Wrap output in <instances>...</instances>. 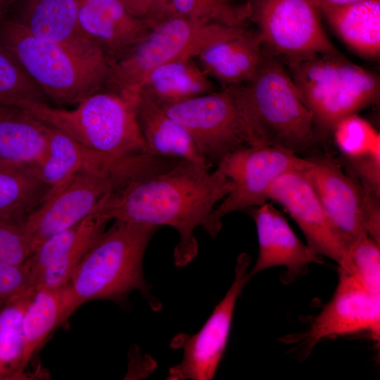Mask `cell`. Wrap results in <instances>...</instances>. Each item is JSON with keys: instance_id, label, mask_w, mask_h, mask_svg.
<instances>
[{"instance_id": "obj_16", "label": "cell", "mask_w": 380, "mask_h": 380, "mask_svg": "<svg viewBox=\"0 0 380 380\" xmlns=\"http://www.w3.org/2000/svg\"><path fill=\"white\" fill-rule=\"evenodd\" d=\"M362 331L379 341L380 295L370 293L352 274L338 267L334 294L306 333L307 349L327 337Z\"/></svg>"}, {"instance_id": "obj_9", "label": "cell", "mask_w": 380, "mask_h": 380, "mask_svg": "<svg viewBox=\"0 0 380 380\" xmlns=\"http://www.w3.org/2000/svg\"><path fill=\"white\" fill-rule=\"evenodd\" d=\"M160 107L187 132L210 167L250 146L234 87Z\"/></svg>"}, {"instance_id": "obj_11", "label": "cell", "mask_w": 380, "mask_h": 380, "mask_svg": "<svg viewBox=\"0 0 380 380\" xmlns=\"http://www.w3.org/2000/svg\"><path fill=\"white\" fill-rule=\"evenodd\" d=\"M251 18L263 46L286 62L339 53L327 37L312 0H253Z\"/></svg>"}, {"instance_id": "obj_8", "label": "cell", "mask_w": 380, "mask_h": 380, "mask_svg": "<svg viewBox=\"0 0 380 380\" xmlns=\"http://www.w3.org/2000/svg\"><path fill=\"white\" fill-rule=\"evenodd\" d=\"M310 163L309 158L267 146H244L229 153L215 170L231 180L232 189L214 208L204 229L217 236L224 216L267 202L269 189L279 177L291 170H305Z\"/></svg>"}, {"instance_id": "obj_30", "label": "cell", "mask_w": 380, "mask_h": 380, "mask_svg": "<svg viewBox=\"0 0 380 380\" xmlns=\"http://www.w3.org/2000/svg\"><path fill=\"white\" fill-rule=\"evenodd\" d=\"M46 97L16 58L0 44V108L27 101L46 102Z\"/></svg>"}, {"instance_id": "obj_4", "label": "cell", "mask_w": 380, "mask_h": 380, "mask_svg": "<svg viewBox=\"0 0 380 380\" xmlns=\"http://www.w3.org/2000/svg\"><path fill=\"white\" fill-rule=\"evenodd\" d=\"M113 221L96 239L68 282L77 308L92 300L122 301L134 290H139L152 303L142 263L146 248L159 227Z\"/></svg>"}, {"instance_id": "obj_38", "label": "cell", "mask_w": 380, "mask_h": 380, "mask_svg": "<svg viewBox=\"0 0 380 380\" xmlns=\"http://www.w3.org/2000/svg\"><path fill=\"white\" fill-rule=\"evenodd\" d=\"M315 4H323L327 5H343L362 0H312Z\"/></svg>"}, {"instance_id": "obj_18", "label": "cell", "mask_w": 380, "mask_h": 380, "mask_svg": "<svg viewBox=\"0 0 380 380\" xmlns=\"http://www.w3.org/2000/svg\"><path fill=\"white\" fill-rule=\"evenodd\" d=\"M78 23L85 37L110 62L141 41L151 27L118 0H78Z\"/></svg>"}, {"instance_id": "obj_41", "label": "cell", "mask_w": 380, "mask_h": 380, "mask_svg": "<svg viewBox=\"0 0 380 380\" xmlns=\"http://www.w3.org/2000/svg\"><path fill=\"white\" fill-rule=\"evenodd\" d=\"M0 3H1V0H0Z\"/></svg>"}, {"instance_id": "obj_36", "label": "cell", "mask_w": 380, "mask_h": 380, "mask_svg": "<svg viewBox=\"0 0 380 380\" xmlns=\"http://www.w3.org/2000/svg\"><path fill=\"white\" fill-rule=\"evenodd\" d=\"M148 14L147 22L152 28L169 17L172 0H147Z\"/></svg>"}, {"instance_id": "obj_39", "label": "cell", "mask_w": 380, "mask_h": 380, "mask_svg": "<svg viewBox=\"0 0 380 380\" xmlns=\"http://www.w3.org/2000/svg\"><path fill=\"white\" fill-rule=\"evenodd\" d=\"M7 303L0 300V310L6 305Z\"/></svg>"}, {"instance_id": "obj_31", "label": "cell", "mask_w": 380, "mask_h": 380, "mask_svg": "<svg viewBox=\"0 0 380 380\" xmlns=\"http://www.w3.org/2000/svg\"><path fill=\"white\" fill-rule=\"evenodd\" d=\"M345 158H353L380 150V134L357 113L348 115L334 125L331 134Z\"/></svg>"}, {"instance_id": "obj_3", "label": "cell", "mask_w": 380, "mask_h": 380, "mask_svg": "<svg viewBox=\"0 0 380 380\" xmlns=\"http://www.w3.org/2000/svg\"><path fill=\"white\" fill-rule=\"evenodd\" d=\"M234 89L250 146L298 154L317 141L312 115L289 71L275 58L265 54L254 75Z\"/></svg>"}, {"instance_id": "obj_20", "label": "cell", "mask_w": 380, "mask_h": 380, "mask_svg": "<svg viewBox=\"0 0 380 380\" xmlns=\"http://www.w3.org/2000/svg\"><path fill=\"white\" fill-rule=\"evenodd\" d=\"M46 125L47 151L43 160L33 167L50 190L82 171L106 175L115 181L127 163L129 158L115 160L101 156L59 129Z\"/></svg>"}, {"instance_id": "obj_21", "label": "cell", "mask_w": 380, "mask_h": 380, "mask_svg": "<svg viewBox=\"0 0 380 380\" xmlns=\"http://www.w3.org/2000/svg\"><path fill=\"white\" fill-rule=\"evenodd\" d=\"M137 122L150 154L196 163L210 169L187 132L148 96L139 91L134 103Z\"/></svg>"}, {"instance_id": "obj_23", "label": "cell", "mask_w": 380, "mask_h": 380, "mask_svg": "<svg viewBox=\"0 0 380 380\" xmlns=\"http://www.w3.org/2000/svg\"><path fill=\"white\" fill-rule=\"evenodd\" d=\"M77 309L68 283L58 289L34 290L22 319L25 369L53 329Z\"/></svg>"}, {"instance_id": "obj_13", "label": "cell", "mask_w": 380, "mask_h": 380, "mask_svg": "<svg viewBox=\"0 0 380 380\" xmlns=\"http://www.w3.org/2000/svg\"><path fill=\"white\" fill-rule=\"evenodd\" d=\"M115 189L110 176L82 171L49 190L23 224L33 252L49 237L87 217Z\"/></svg>"}, {"instance_id": "obj_27", "label": "cell", "mask_w": 380, "mask_h": 380, "mask_svg": "<svg viewBox=\"0 0 380 380\" xmlns=\"http://www.w3.org/2000/svg\"><path fill=\"white\" fill-rule=\"evenodd\" d=\"M78 8V0H35L23 19L15 21L41 39L61 44L91 42L80 27Z\"/></svg>"}, {"instance_id": "obj_5", "label": "cell", "mask_w": 380, "mask_h": 380, "mask_svg": "<svg viewBox=\"0 0 380 380\" xmlns=\"http://www.w3.org/2000/svg\"><path fill=\"white\" fill-rule=\"evenodd\" d=\"M134 103L118 92L103 89L71 110L41 101L25 102L19 107L90 151L120 160L150 154L137 122Z\"/></svg>"}, {"instance_id": "obj_32", "label": "cell", "mask_w": 380, "mask_h": 380, "mask_svg": "<svg viewBox=\"0 0 380 380\" xmlns=\"http://www.w3.org/2000/svg\"><path fill=\"white\" fill-rule=\"evenodd\" d=\"M349 272L370 293L380 295V243L369 235L348 247Z\"/></svg>"}, {"instance_id": "obj_24", "label": "cell", "mask_w": 380, "mask_h": 380, "mask_svg": "<svg viewBox=\"0 0 380 380\" xmlns=\"http://www.w3.org/2000/svg\"><path fill=\"white\" fill-rule=\"evenodd\" d=\"M47 146L46 123L20 107L0 108V160L35 167Z\"/></svg>"}, {"instance_id": "obj_37", "label": "cell", "mask_w": 380, "mask_h": 380, "mask_svg": "<svg viewBox=\"0 0 380 380\" xmlns=\"http://www.w3.org/2000/svg\"><path fill=\"white\" fill-rule=\"evenodd\" d=\"M132 15L146 20L148 14L147 0H118ZM147 21V20H146Z\"/></svg>"}, {"instance_id": "obj_25", "label": "cell", "mask_w": 380, "mask_h": 380, "mask_svg": "<svg viewBox=\"0 0 380 380\" xmlns=\"http://www.w3.org/2000/svg\"><path fill=\"white\" fill-rule=\"evenodd\" d=\"M217 90L216 83L205 74L194 58H182L151 70L139 91L163 106Z\"/></svg>"}, {"instance_id": "obj_15", "label": "cell", "mask_w": 380, "mask_h": 380, "mask_svg": "<svg viewBox=\"0 0 380 380\" xmlns=\"http://www.w3.org/2000/svg\"><path fill=\"white\" fill-rule=\"evenodd\" d=\"M107 198L84 220L37 247L30 258L34 290L58 289L69 282L110 221L104 211Z\"/></svg>"}, {"instance_id": "obj_34", "label": "cell", "mask_w": 380, "mask_h": 380, "mask_svg": "<svg viewBox=\"0 0 380 380\" xmlns=\"http://www.w3.org/2000/svg\"><path fill=\"white\" fill-rule=\"evenodd\" d=\"M33 291L30 259L18 265L0 263L1 300L8 303L28 296Z\"/></svg>"}, {"instance_id": "obj_1", "label": "cell", "mask_w": 380, "mask_h": 380, "mask_svg": "<svg viewBox=\"0 0 380 380\" xmlns=\"http://www.w3.org/2000/svg\"><path fill=\"white\" fill-rule=\"evenodd\" d=\"M209 170L182 160L167 170L132 179L107 198L105 214L109 220L173 227L179 234L175 264L186 265L198 253L194 230L205 226L233 186L217 170Z\"/></svg>"}, {"instance_id": "obj_33", "label": "cell", "mask_w": 380, "mask_h": 380, "mask_svg": "<svg viewBox=\"0 0 380 380\" xmlns=\"http://www.w3.org/2000/svg\"><path fill=\"white\" fill-rule=\"evenodd\" d=\"M32 253L23 224L0 220V263L22 265Z\"/></svg>"}, {"instance_id": "obj_7", "label": "cell", "mask_w": 380, "mask_h": 380, "mask_svg": "<svg viewBox=\"0 0 380 380\" xmlns=\"http://www.w3.org/2000/svg\"><path fill=\"white\" fill-rule=\"evenodd\" d=\"M239 27L204 23L170 15L154 27L138 44L110 62L106 89L135 101L140 88L154 68L165 63L194 58Z\"/></svg>"}, {"instance_id": "obj_29", "label": "cell", "mask_w": 380, "mask_h": 380, "mask_svg": "<svg viewBox=\"0 0 380 380\" xmlns=\"http://www.w3.org/2000/svg\"><path fill=\"white\" fill-rule=\"evenodd\" d=\"M170 15L204 23L246 26L251 7L248 3L236 4L231 0H172Z\"/></svg>"}, {"instance_id": "obj_19", "label": "cell", "mask_w": 380, "mask_h": 380, "mask_svg": "<svg viewBox=\"0 0 380 380\" xmlns=\"http://www.w3.org/2000/svg\"><path fill=\"white\" fill-rule=\"evenodd\" d=\"M258 32L239 27L227 37L209 46L194 58L222 89L239 86L257 71L265 54Z\"/></svg>"}, {"instance_id": "obj_10", "label": "cell", "mask_w": 380, "mask_h": 380, "mask_svg": "<svg viewBox=\"0 0 380 380\" xmlns=\"http://www.w3.org/2000/svg\"><path fill=\"white\" fill-rule=\"evenodd\" d=\"M304 172L333 225L350 245L369 235L380 243L379 198L343 172L337 160L309 158Z\"/></svg>"}, {"instance_id": "obj_17", "label": "cell", "mask_w": 380, "mask_h": 380, "mask_svg": "<svg viewBox=\"0 0 380 380\" xmlns=\"http://www.w3.org/2000/svg\"><path fill=\"white\" fill-rule=\"evenodd\" d=\"M248 212L255 221L258 241V258L248 273L251 278L274 267H284L293 277L298 276L310 264L321 262L272 203L251 208Z\"/></svg>"}, {"instance_id": "obj_22", "label": "cell", "mask_w": 380, "mask_h": 380, "mask_svg": "<svg viewBox=\"0 0 380 380\" xmlns=\"http://www.w3.org/2000/svg\"><path fill=\"white\" fill-rule=\"evenodd\" d=\"M315 4L350 49L366 58L379 56L380 0H362L343 5Z\"/></svg>"}, {"instance_id": "obj_2", "label": "cell", "mask_w": 380, "mask_h": 380, "mask_svg": "<svg viewBox=\"0 0 380 380\" xmlns=\"http://www.w3.org/2000/svg\"><path fill=\"white\" fill-rule=\"evenodd\" d=\"M0 44L57 105H77L106 88L110 61L91 42L61 44L41 39L14 20L0 27Z\"/></svg>"}, {"instance_id": "obj_14", "label": "cell", "mask_w": 380, "mask_h": 380, "mask_svg": "<svg viewBox=\"0 0 380 380\" xmlns=\"http://www.w3.org/2000/svg\"><path fill=\"white\" fill-rule=\"evenodd\" d=\"M269 200L281 205L297 223L308 246L349 271V244L333 225L304 170H291L279 177L268 191Z\"/></svg>"}, {"instance_id": "obj_28", "label": "cell", "mask_w": 380, "mask_h": 380, "mask_svg": "<svg viewBox=\"0 0 380 380\" xmlns=\"http://www.w3.org/2000/svg\"><path fill=\"white\" fill-rule=\"evenodd\" d=\"M32 294L7 303L0 310V380L30 377L23 365L22 319Z\"/></svg>"}, {"instance_id": "obj_40", "label": "cell", "mask_w": 380, "mask_h": 380, "mask_svg": "<svg viewBox=\"0 0 380 380\" xmlns=\"http://www.w3.org/2000/svg\"><path fill=\"white\" fill-rule=\"evenodd\" d=\"M253 0H242L243 3H250Z\"/></svg>"}, {"instance_id": "obj_12", "label": "cell", "mask_w": 380, "mask_h": 380, "mask_svg": "<svg viewBox=\"0 0 380 380\" xmlns=\"http://www.w3.org/2000/svg\"><path fill=\"white\" fill-rule=\"evenodd\" d=\"M249 264V256L241 254L236 259L232 285L201 329L194 335H178L174 338L172 343L183 349V357L179 364L170 368L167 379L214 378L227 346L236 300L251 279Z\"/></svg>"}, {"instance_id": "obj_35", "label": "cell", "mask_w": 380, "mask_h": 380, "mask_svg": "<svg viewBox=\"0 0 380 380\" xmlns=\"http://www.w3.org/2000/svg\"><path fill=\"white\" fill-rule=\"evenodd\" d=\"M337 160L368 192L380 197V150Z\"/></svg>"}, {"instance_id": "obj_26", "label": "cell", "mask_w": 380, "mask_h": 380, "mask_svg": "<svg viewBox=\"0 0 380 380\" xmlns=\"http://www.w3.org/2000/svg\"><path fill=\"white\" fill-rule=\"evenodd\" d=\"M49 190L32 166L0 160V220L24 224Z\"/></svg>"}, {"instance_id": "obj_6", "label": "cell", "mask_w": 380, "mask_h": 380, "mask_svg": "<svg viewBox=\"0 0 380 380\" xmlns=\"http://www.w3.org/2000/svg\"><path fill=\"white\" fill-rule=\"evenodd\" d=\"M289 72L311 112L317 134H331L341 118L376 103L379 78L340 53L287 61Z\"/></svg>"}]
</instances>
